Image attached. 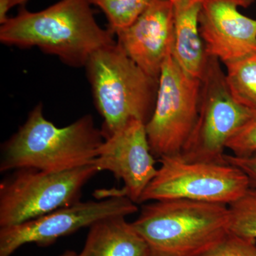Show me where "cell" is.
I'll return each mask as SVG.
<instances>
[{
    "label": "cell",
    "instance_id": "1",
    "mask_svg": "<svg viewBox=\"0 0 256 256\" xmlns=\"http://www.w3.org/2000/svg\"><path fill=\"white\" fill-rule=\"evenodd\" d=\"M90 4L88 0H60L36 12L22 8L1 24L0 41L37 47L70 66H85L94 52L116 42L110 30L98 24Z\"/></svg>",
    "mask_w": 256,
    "mask_h": 256
},
{
    "label": "cell",
    "instance_id": "2",
    "mask_svg": "<svg viewBox=\"0 0 256 256\" xmlns=\"http://www.w3.org/2000/svg\"><path fill=\"white\" fill-rule=\"evenodd\" d=\"M104 140L90 114L58 128L46 118L40 104L2 146L0 172L28 168L60 172L92 164Z\"/></svg>",
    "mask_w": 256,
    "mask_h": 256
},
{
    "label": "cell",
    "instance_id": "3",
    "mask_svg": "<svg viewBox=\"0 0 256 256\" xmlns=\"http://www.w3.org/2000/svg\"><path fill=\"white\" fill-rule=\"evenodd\" d=\"M228 205L186 200L153 201L132 222L150 256H202L229 233Z\"/></svg>",
    "mask_w": 256,
    "mask_h": 256
},
{
    "label": "cell",
    "instance_id": "4",
    "mask_svg": "<svg viewBox=\"0 0 256 256\" xmlns=\"http://www.w3.org/2000/svg\"><path fill=\"white\" fill-rule=\"evenodd\" d=\"M104 138L132 120L146 124L156 104L158 80L152 78L118 42L90 56L85 66Z\"/></svg>",
    "mask_w": 256,
    "mask_h": 256
},
{
    "label": "cell",
    "instance_id": "5",
    "mask_svg": "<svg viewBox=\"0 0 256 256\" xmlns=\"http://www.w3.org/2000/svg\"><path fill=\"white\" fill-rule=\"evenodd\" d=\"M98 172L92 164L60 172L14 170L0 184V228L24 223L80 202L82 188Z\"/></svg>",
    "mask_w": 256,
    "mask_h": 256
},
{
    "label": "cell",
    "instance_id": "6",
    "mask_svg": "<svg viewBox=\"0 0 256 256\" xmlns=\"http://www.w3.org/2000/svg\"><path fill=\"white\" fill-rule=\"evenodd\" d=\"M255 119L256 111L240 105L229 92L220 60L208 56L198 118L180 154L188 161L226 162L229 140Z\"/></svg>",
    "mask_w": 256,
    "mask_h": 256
},
{
    "label": "cell",
    "instance_id": "7",
    "mask_svg": "<svg viewBox=\"0 0 256 256\" xmlns=\"http://www.w3.org/2000/svg\"><path fill=\"white\" fill-rule=\"evenodd\" d=\"M158 172L139 204L186 200L228 205L250 188L246 175L228 162L188 161L181 154L160 158Z\"/></svg>",
    "mask_w": 256,
    "mask_h": 256
},
{
    "label": "cell",
    "instance_id": "8",
    "mask_svg": "<svg viewBox=\"0 0 256 256\" xmlns=\"http://www.w3.org/2000/svg\"><path fill=\"white\" fill-rule=\"evenodd\" d=\"M201 92V79L186 74L172 50L162 67L156 104L146 124L154 158L181 154L198 118Z\"/></svg>",
    "mask_w": 256,
    "mask_h": 256
},
{
    "label": "cell",
    "instance_id": "9",
    "mask_svg": "<svg viewBox=\"0 0 256 256\" xmlns=\"http://www.w3.org/2000/svg\"><path fill=\"white\" fill-rule=\"evenodd\" d=\"M138 210L136 204L116 190L106 200L78 202L38 218L0 228V256H10L28 244L48 246L62 237L112 216H128Z\"/></svg>",
    "mask_w": 256,
    "mask_h": 256
},
{
    "label": "cell",
    "instance_id": "10",
    "mask_svg": "<svg viewBox=\"0 0 256 256\" xmlns=\"http://www.w3.org/2000/svg\"><path fill=\"white\" fill-rule=\"evenodd\" d=\"M146 124L132 120L106 138L92 164L122 180L124 196L139 204L143 192L158 172Z\"/></svg>",
    "mask_w": 256,
    "mask_h": 256
},
{
    "label": "cell",
    "instance_id": "11",
    "mask_svg": "<svg viewBox=\"0 0 256 256\" xmlns=\"http://www.w3.org/2000/svg\"><path fill=\"white\" fill-rule=\"evenodd\" d=\"M254 0H200L198 24L207 56L222 64L256 53V20L240 8Z\"/></svg>",
    "mask_w": 256,
    "mask_h": 256
},
{
    "label": "cell",
    "instance_id": "12",
    "mask_svg": "<svg viewBox=\"0 0 256 256\" xmlns=\"http://www.w3.org/2000/svg\"><path fill=\"white\" fill-rule=\"evenodd\" d=\"M128 56L152 78L158 80L174 44V6L171 0H152L127 28L116 34Z\"/></svg>",
    "mask_w": 256,
    "mask_h": 256
},
{
    "label": "cell",
    "instance_id": "13",
    "mask_svg": "<svg viewBox=\"0 0 256 256\" xmlns=\"http://www.w3.org/2000/svg\"><path fill=\"white\" fill-rule=\"evenodd\" d=\"M171 1L174 6L173 55L186 74L202 80L208 56L198 24L200 0Z\"/></svg>",
    "mask_w": 256,
    "mask_h": 256
},
{
    "label": "cell",
    "instance_id": "14",
    "mask_svg": "<svg viewBox=\"0 0 256 256\" xmlns=\"http://www.w3.org/2000/svg\"><path fill=\"white\" fill-rule=\"evenodd\" d=\"M126 217H108L89 227L79 256H150L149 246Z\"/></svg>",
    "mask_w": 256,
    "mask_h": 256
},
{
    "label": "cell",
    "instance_id": "15",
    "mask_svg": "<svg viewBox=\"0 0 256 256\" xmlns=\"http://www.w3.org/2000/svg\"><path fill=\"white\" fill-rule=\"evenodd\" d=\"M224 66L226 82L234 98L256 111V53Z\"/></svg>",
    "mask_w": 256,
    "mask_h": 256
},
{
    "label": "cell",
    "instance_id": "16",
    "mask_svg": "<svg viewBox=\"0 0 256 256\" xmlns=\"http://www.w3.org/2000/svg\"><path fill=\"white\" fill-rule=\"evenodd\" d=\"M102 10L108 22L109 30L117 34L132 24L152 0H88Z\"/></svg>",
    "mask_w": 256,
    "mask_h": 256
},
{
    "label": "cell",
    "instance_id": "17",
    "mask_svg": "<svg viewBox=\"0 0 256 256\" xmlns=\"http://www.w3.org/2000/svg\"><path fill=\"white\" fill-rule=\"evenodd\" d=\"M228 208L229 232L256 240V188H249Z\"/></svg>",
    "mask_w": 256,
    "mask_h": 256
},
{
    "label": "cell",
    "instance_id": "18",
    "mask_svg": "<svg viewBox=\"0 0 256 256\" xmlns=\"http://www.w3.org/2000/svg\"><path fill=\"white\" fill-rule=\"evenodd\" d=\"M202 256H256V240L229 232L214 248Z\"/></svg>",
    "mask_w": 256,
    "mask_h": 256
},
{
    "label": "cell",
    "instance_id": "19",
    "mask_svg": "<svg viewBox=\"0 0 256 256\" xmlns=\"http://www.w3.org/2000/svg\"><path fill=\"white\" fill-rule=\"evenodd\" d=\"M226 148L235 156H249L256 153V119L244 126L232 137Z\"/></svg>",
    "mask_w": 256,
    "mask_h": 256
},
{
    "label": "cell",
    "instance_id": "20",
    "mask_svg": "<svg viewBox=\"0 0 256 256\" xmlns=\"http://www.w3.org/2000/svg\"><path fill=\"white\" fill-rule=\"evenodd\" d=\"M224 159L228 164L242 170L248 178L250 188H256V152L252 156H246L226 154Z\"/></svg>",
    "mask_w": 256,
    "mask_h": 256
},
{
    "label": "cell",
    "instance_id": "21",
    "mask_svg": "<svg viewBox=\"0 0 256 256\" xmlns=\"http://www.w3.org/2000/svg\"><path fill=\"white\" fill-rule=\"evenodd\" d=\"M60 256H79V254H77L76 252H72V250H68Z\"/></svg>",
    "mask_w": 256,
    "mask_h": 256
},
{
    "label": "cell",
    "instance_id": "22",
    "mask_svg": "<svg viewBox=\"0 0 256 256\" xmlns=\"http://www.w3.org/2000/svg\"><path fill=\"white\" fill-rule=\"evenodd\" d=\"M28 1V0H15L14 2V6H15V5H22L25 4V3Z\"/></svg>",
    "mask_w": 256,
    "mask_h": 256
},
{
    "label": "cell",
    "instance_id": "23",
    "mask_svg": "<svg viewBox=\"0 0 256 256\" xmlns=\"http://www.w3.org/2000/svg\"><path fill=\"white\" fill-rule=\"evenodd\" d=\"M14 1H15V0H14Z\"/></svg>",
    "mask_w": 256,
    "mask_h": 256
}]
</instances>
